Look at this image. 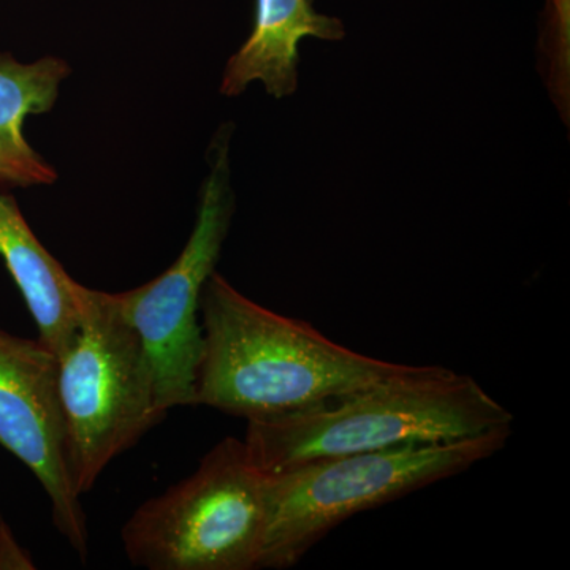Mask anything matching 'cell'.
I'll list each match as a JSON object with an SVG mask.
<instances>
[{
	"label": "cell",
	"instance_id": "obj_1",
	"mask_svg": "<svg viewBox=\"0 0 570 570\" xmlns=\"http://www.w3.org/2000/svg\"><path fill=\"white\" fill-rule=\"evenodd\" d=\"M195 406L249 420L294 414L407 370L333 343L307 322L266 309L214 272L200 299Z\"/></svg>",
	"mask_w": 570,
	"mask_h": 570
},
{
	"label": "cell",
	"instance_id": "obj_2",
	"mask_svg": "<svg viewBox=\"0 0 570 570\" xmlns=\"http://www.w3.org/2000/svg\"><path fill=\"white\" fill-rule=\"evenodd\" d=\"M474 377L438 365L403 373L294 414L247 422V452L262 472L307 461L433 444L513 425Z\"/></svg>",
	"mask_w": 570,
	"mask_h": 570
},
{
	"label": "cell",
	"instance_id": "obj_3",
	"mask_svg": "<svg viewBox=\"0 0 570 570\" xmlns=\"http://www.w3.org/2000/svg\"><path fill=\"white\" fill-rule=\"evenodd\" d=\"M513 425L478 436L406 444L265 472V532L258 569L294 568L335 528L497 455Z\"/></svg>",
	"mask_w": 570,
	"mask_h": 570
},
{
	"label": "cell",
	"instance_id": "obj_4",
	"mask_svg": "<svg viewBox=\"0 0 570 570\" xmlns=\"http://www.w3.org/2000/svg\"><path fill=\"white\" fill-rule=\"evenodd\" d=\"M58 360L63 455L81 498L167 414L157 406L145 347L115 294L88 287L80 328Z\"/></svg>",
	"mask_w": 570,
	"mask_h": 570
},
{
	"label": "cell",
	"instance_id": "obj_5",
	"mask_svg": "<svg viewBox=\"0 0 570 570\" xmlns=\"http://www.w3.org/2000/svg\"><path fill=\"white\" fill-rule=\"evenodd\" d=\"M265 532V472L245 441L225 438L198 468L148 499L122 527L124 553L148 570L258 569Z\"/></svg>",
	"mask_w": 570,
	"mask_h": 570
},
{
	"label": "cell",
	"instance_id": "obj_6",
	"mask_svg": "<svg viewBox=\"0 0 570 570\" xmlns=\"http://www.w3.org/2000/svg\"><path fill=\"white\" fill-rule=\"evenodd\" d=\"M214 151L194 230L183 253L151 283L115 294L119 311L145 347L157 406L165 414L175 407L195 406L198 366L204 351L197 314L235 213L227 135H220Z\"/></svg>",
	"mask_w": 570,
	"mask_h": 570
},
{
	"label": "cell",
	"instance_id": "obj_7",
	"mask_svg": "<svg viewBox=\"0 0 570 570\" xmlns=\"http://www.w3.org/2000/svg\"><path fill=\"white\" fill-rule=\"evenodd\" d=\"M0 445L39 480L52 523L86 561L89 532L81 498L71 489L63 455L59 360L40 340L0 326Z\"/></svg>",
	"mask_w": 570,
	"mask_h": 570
},
{
	"label": "cell",
	"instance_id": "obj_8",
	"mask_svg": "<svg viewBox=\"0 0 570 570\" xmlns=\"http://www.w3.org/2000/svg\"><path fill=\"white\" fill-rule=\"evenodd\" d=\"M305 37L341 41L346 26L318 13L314 0H257L253 33L228 59L220 94L236 97L261 81L276 99L292 96L298 88V47Z\"/></svg>",
	"mask_w": 570,
	"mask_h": 570
},
{
	"label": "cell",
	"instance_id": "obj_9",
	"mask_svg": "<svg viewBox=\"0 0 570 570\" xmlns=\"http://www.w3.org/2000/svg\"><path fill=\"white\" fill-rule=\"evenodd\" d=\"M0 258L20 288L39 340L59 358L80 328L88 287L71 279L33 235L14 198L2 193Z\"/></svg>",
	"mask_w": 570,
	"mask_h": 570
},
{
	"label": "cell",
	"instance_id": "obj_10",
	"mask_svg": "<svg viewBox=\"0 0 570 570\" xmlns=\"http://www.w3.org/2000/svg\"><path fill=\"white\" fill-rule=\"evenodd\" d=\"M69 75V63L55 56L21 63L0 52V132L24 138V119L50 111L58 99L59 86Z\"/></svg>",
	"mask_w": 570,
	"mask_h": 570
},
{
	"label": "cell",
	"instance_id": "obj_11",
	"mask_svg": "<svg viewBox=\"0 0 570 570\" xmlns=\"http://www.w3.org/2000/svg\"><path fill=\"white\" fill-rule=\"evenodd\" d=\"M539 67L566 126L570 121V0H546L539 22Z\"/></svg>",
	"mask_w": 570,
	"mask_h": 570
},
{
	"label": "cell",
	"instance_id": "obj_12",
	"mask_svg": "<svg viewBox=\"0 0 570 570\" xmlns=\"http://www.w3.org/2000/svg\"><path fill=\"white\" fill-rule=\"evenodd\" d=\"M50 164L33 151L26 138L0 132V187H29L56 181Z\"/></svg>",
	"mask_w": 570,
	"mask_h": 570
},
{
	"label": "cell",
	"instance_id": "obj_13",
	"mask_svg": "<svg viewBox=\"0 0 570 570\" xmlns=\"http://www.w3.org/2000/svg\"><path fill=\"white\" fill-rule=\"evenodd\" d=\"M31 553L14 539L9 524L0 520V570H33Z\"/></svg>",
	"mask_w": 570,
	"mask_h": 570
}]
</instances>
